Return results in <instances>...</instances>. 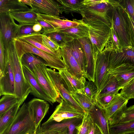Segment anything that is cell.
I'll use <instances>...</instances> for the list:
<instances>
[{
  "label": "cell",
  "instance_id": "obj_6",
  "mask_svg": "<svg viewBox=\"0 0 134 134\" xmlns=\"http://www.w3.org/2000/svg\"><path fill=\"white\" fill-rule=\"evenodd\" d=\"M36 129L27 103H24L20 108L13 123L4 134H27Z\"/></svg>",
  "mask_w": 134,
  "mask_h": 134
},
{
  "label": "cell",
  "instance_id": "obj_42",
  "mask_svg": "<svg viewBox=\"0 0 134 134\" xmlns=\"http://www.w3.org/2000/svg\"><path fill=\"white\" fill-rule=\"evenodd\" d=\"M134 23V0H118Z\"/></svg>",
  "mask_w": 134,
  "mask_h": 134
},
{
  "label": "cell",
  "instance_id": "obj_37",
  "mask_svg": "<svg viewBox=\"0 0 134 134\" xmlns=\"http://www.w3.org/2000/svg\"><path fill=\"white\" fill-rule=\"evenodd\" d=\"M20 99L15 95H3L0 100V116L8 110Z\"/></svg>",
  "mask_w": 134,
  "mask_h": 134
},
{
  "label": "cell",
  "instance_id": "obj_48",
  "mask_svg": "<svg viewBox=\"0 0 134 134\" xmlns=\"http://www.w3.org/2000/svg\"><path fill=\"white\" fill-rule=\"evenodd\" d=\"M37 22L42 26L44 32L55 31L53 26L46 21L37 19Z\"/></svg>",
  "mask_w": 134,
  "mask_h": 134
},
{
  "label": "cell",
  "instance_id": "obj_27",
  "mask_svg": "<svg viewBox=\"0 0 134 134\" xmlns=\"http://www.w3.org/2000/svg\"><path fill=\"white\" fill-rule=\"evenodd\" d=\"M66 46H69L71 54L77 61L84 75L86 69V60L81 43L78 39H74Z\"/></svg>",
  "mask_w": 134,
  "mask_h": 134
},
{
  "label": "cell",
  "instance_id": "obj_19",
  "mask_svg": "<svg viewBox=\"0 0 134 134\" xmlns=\"http://www.w3.org/2000/svg\"><path fill=\"white\" fill-rule=\"evenodd\" d=\"M5 57L6 66L3 76L0 77V96L15 95L14 74L10 63L5 55Z\"/></svg>",
  "mask_w": 134,
  "mask_h": 134
},
{
  "label": "cell",
  "instance_id": "obj_15",
  "mask_svg": "<svg viewBox=\"0 0 134 134\" xmlns=\"http://www.w3.org/2000/svg\"><path fill=\"white\" fill-rule=\"evenodd\" d=\"M108 71L116 77L120 89L128 85L134 79V65L132 64H123Z\"/></svg>",
  "mask_w": 134,
  "mask_h": 134
},
{
  "label": "cell",
  "instance_id": "obj_34",
  "mask_svg": "<svg viewBox=\"0 0 134 134\" xmlns=\"http://www.w3.org/2000/svg\"><path fill=\"white\" fill-rule=\"evenodd\" d=\"M42 34L48 37L58 45L60 48L64 47L66 46L68 43L74 39L71 37L58 31L44 32Z\"/></svg>",
  "mask_w": 134,
  "mask_h": 134
},
{
  "label": "cell",
  "instance_id": "obj_20",
  "mask_svg": "<svg viewBox=\"0 0 134 134\" xmlns=\"http://www.w3.org/2000/svg\"><path fill=\"white\" fill-rule=\"evenodd\" d=\"M26 81L31 90L30 93L37 98L45 100L52 105L55 102L47 94L32 74L27 69L22 66Z\"/></svg>",
  "mask_w": 134,
  "mask_h": 134
},
{
  "label": "cell",
  "instance_id": "obj_45",
  "mask_svg": "<svg viewBox=\"0 0 134 134\" xmlns=\"http://www.w3.org/2000/svg\"><path fill=\"white\" fill-rule=\"evenodd\" d=\"M6 64L4 48L2 40L0 37V77L3 75Z\"/></svg>",
  "mask_w": 134,
  "mask_h": 134
},
{
  "label": "cell",
  "instance_id": "obj_52",
  "mask_svg": "<svg viewBox=\"0 0 134 134\" xmlns=\"http://www.w3.org/2000/svg\"><path fill=\"white\" fill-rule=\"evenodd\" d=\"M19 1L23 4L26 5H27L31 7L32 5L31 0H19Z\"/></svg>",
  "mask_w": 134,
  "mask_h": 134
},
{
  "label": "cell",
  "instance_id": "obj_2",
  "mask_svg": "<svg viewBox=\"0 0 134 134\" xmlns=\"http://www.w3.org/2000/svg\"><path fill=\"white\" fill-rule=\"evenodd\" d=\"M5 54L11 65L14 75L15 95L20 99L30 93L31 90L26 81L21 60L15 49L14 40L4 47Z\"/></svg>",
  "mask_w": 134,
  "mask_h": 134
},
{
  "label": "cell",
  "instance_id": "obj_44",
  "mask_svg": "<svg viewBox=\"0 0 134 134\" xmlns=\"http://www.w3.org/2000/svg\"><path fill=\"white\" fill-rule=\"evenodd\" d=\"M34 24H19L21 25V26L15 39H18L23 36L36 33L33 30V26Z\"/></svg>",
  "mask_w": 134,
  "mask_h": 134
},
{
  "label": "cell",
  "instance_id": "obj_4",
  "mask_svg": "<svg viewBox=\"0 0 134 134\" xmlns=\"http://www.w3.org/2000/svg\"><path fill=\"white\" fill-rule=\"evenodd\" d=\"M14 41L17 53L20 60L23 55L30 53L42 58L46 62L47 65L51 68L58 71L66 69L65 64L62 58L54 57L19 39H15Z\"/></svg>",
  "mask_w": 134,
  "mask_h": 134
},
{
  "label": "cell",
  "instance_id": "obj_51",
  "mask_svg": "<svg viewBox=\"0 0 134 134\" xmlns=\"http://www.w3.org/2000/svg\"><path fill=\"white\" fill-rule=\"evenodd\" d=\"M33 30L36 33H42L44 32L43 29L41 25L38 23L34 24L33 26Z\"/></svg>",
  "mask_w": 134,
  "mask_h": 134
},
{
  "label": "cell",
  "instance_id": "obj_13",
  "mask_svg": "<svg viewBox=\"0 0 134 134\" xmlns=\"http://www.w3.org/2000/svg\"><path fill=\"white\" fill-rule=\"evenodd\" d=\"M61 99L59 104L56 107L47 121L59 122L66 119L84 116L65 100Z\"/></svg>",
  "mask_w": 134,
  "mask_h": 134
},
{
  "label": "cell",
  "instance_id": "obj_12",
  "mask_svg": "<svg viewBox=\"0 0 134 134\" xmlns=\"http://www.w3.org/2000/svg\"><path fill=\"white\" fill-rule=\"evenodd\" d=\"M124 63L134 65V48L131 46L122 47L119 52L111 51L107 71Z\"/></svg>",
  "mask_w": 134,
  "mask_h": 134
},
{
  "label": "cell",
  "instance_id": "obj_32",
  "mask_svg": "<svg viewBox=\"0 0 134 134\" xmlns=\"http://www.w3.org/2000/svg\"><path fill=\"white\" fill-rule=\"evenodd\" d=\"M128 100L123 97L120 93L115 95L110 103L104 108L106 119H109L121 108L127 104Z\"/></svg>",
  "mask_w": 134,
  "mask_h": 134
},
{
  "label": "cell",
  "instance_id": "obj_11",
  "mask_svg": "<svg viewBox=\"0 0 134 134\" xmlns=\"http://www.w3.org/2000/svg\"><path fill=\"white\" fill-rule=\"evenodd\" d=\"M111 50V47L106 44L103 50L97 55L95 65L94 83L98 90L108 71L109 57Z\"/></svg>",
  "mask_w": 134,
  "mask_h": 134
},
{
  "label": "cell",
  "instance_id": "obj_31",
  "mask_svg": "<svg viewBox=\"0 0 134 134\" xmlns=\"http://www.w3.org/2000/svg\"><path fill=\"white\" fill-rule=\"evenodd\" d=\"M13 19L19 24L37 23V15L32 9L26 11L12 12L10 13Z\"/></svg>",
  "mask_w": 134,
  "mask_h": 134
},
{
  "label": "cell",
  "instance_id": "obj_26",
  "mask_svg": "<svg viewBox=\"0 0 134 134\" xmlns=\"http://www.w3.org/2000/svg\"><path fill=\"white\" fill-rule=\"evenodd\" d=\"M18 39L26 42L39 49L54 57L62 58L61 55V49L58 51L54 52L47 47L43 43L42 34L41 33H35L23 36Z\"/></svg>",
  "mask_w": 134,
  "mask_h": 134
},
{
  "label": "cell",
  "instance_id": "obj_55",
  "mask_svg": "<svg viewBox=\"0 0 134 134\" xmlns=\"http://www.w3.org/2000/svg\"><path fill=\"white\" fill-rule=\"evenodd\" d=\"M42 134H55L53 132H49L47 133H42Z\"/></svg>",
  "mask_w": 134,
  "mask_h": 134
},
{
  "label": "cell",
  "instance_id": "obj_17",
  "mask_svg": "<svg viewBox=\"0 0 134 134\" xmlns=\"http://www.w3.org/2000/svg\"><path fill=\"white\" fill-rule=\"evenodd\" d=\"M61 55L64 62L67 71L72 76L81 80L84 82L85 78L77 61L71 54L68 46L60 48Z\"/></svg>",
  "mask_w": 134,
  "mask_h": 134
},
{
  "label": "cell",
  "instance_id": "obj_5",
  "mask_svg": "<svg viewBox=\"0 0 134 134\" xmlns=\"http://www.w3.org/2000/svg\"><path fill=\"white\" fill-rule=\"evenodd\" d=\"M86 24L89 28L88 38L96 61L98 54L103 50L109 38L111 28L107 25L98 23H88Z\"/></svg>",
  "mask_w": 134,
  "mask_h": 134
},
{
  "label": "cell",
  "instance_id": "obj_41",
  "mask_svg": "<svg viewBox=\"0 0 134 134\" xmlns=\"http://www.w3.org/2000/svg\"><path fill=\"white\" fill-rule=\"evenodd\" d=\"M120 93L128 100L134 99V79L128 85L121 89Z\"/></svg>",
  "mask_w": 134,
  "mask_h": 134
},
{
  "label": "cell",
  "instance_id": "obj_49",
  "mask_svg": "<svg viewBox=\"0 0 134 134\" xmlns=\"http://www.w3.org/2000/svg\"><path fill=\"white\" fill-rule=\"evenodd\" d=\"M88 134H103V133L99 127L96 124L92 122L90 127Z\"/></svg>",
  "mask_w": 134,
  "mask_h": 134
},
{
  "label": "cell",
  "instance_id": "obj_9",
  "mask_svg": "<svg viewBox=\"0 0 134 134\" xmlns=\"http://www.w3.org/2000/svg\"><path fill=\"white\" fill-rule=\"evenodd\" d=\"M83 116L66 119L59 122L46 121L41 125V131L44 133L57 132L63 134H73Z\"/></svg>",
  "mask_w": 134,
  "mask_h": 134
},
{
  "label": "cell",
  "instance_id": "obj_10",
  "mask_svg": "<svg viewBox=\"0 0 134 134\" xmlns=\"http://www.w3.org/2000/svg\"><path fill=\"white\" fill-rule=\"evenodd\" d=\"M0 37L5 47L15 40L21 25L15 23L9 12L0 13Z\"/></svg>",
  "mask_w": 134,
  "mask_h": 134
},
{
  "label": "cell",
  "instance_id": "obj_47",
  "mask_svg": "<svg viewBox=\"0 0 134 134\" xmlns=\"http://www.w3.org/2000/svg\"><path fill=\"white\" fill-rule=\"evenodd\" d=\"M42 41L44 44L54 52L59 51L60 49L59 47L47 36L42 35Z\"/></svg>",
  "mask_w": 134,
  "mask_h": 134
},
{
  "label": "cell",
  "instance_id": "obj_54",
  "mask_svg": "<svg viewBox=\"0 0 134 134\" xmlns=\"http://www.w3.org/2000/svg\"><path fill=\"white\" fill-rule=\"evenodd\" d=\"M36 129L30 131L27 134H36Z\"/></svg>",
  "mask_w": 134,
  "mask_h": 134
},
{
  "label": "cell",
  "instance_id": "obj_7",
  "mask_svg": "<svg viewBox=\"0 0 134 134\" xmlns=\"http://www.w3.org/2000/svg\"><path fill=\"white\" fill-rule=\"evenodd\" d=\"M46 63L35 65L31 73L47 94L54 102L60 103L62 99L47 70Z\"/></svg>",
  "mask_w": 134,
  "mask_h": 134
},
{
  "label": "cell",
  "instance_id": "obj_14",
  "mask_svg": "<svg viewBox=\"0 0 134 134\" xmlns=\"http://www.w3.org/2000/svg\"><path fill=\"white\" fill-rule=\"evenodd\" d=\"M78 40L82 45L85 55L86 65L84 76L89 81L94 82L96 61L93 55L90 41L88 37Z\"/></svg>",
  "mask_w": 134,
  "mask_h": 134
},
{
  "label": "cell",
  "instance_id": "obj_22",
  "mask_svg": "<svg viewBox=\"0 0 134 134\" xmlns=\"http://www.w3.org/2000/svg\"><path fill=\"white\" fill-rule=\"evenodd\" d=\"M87 113L89 114L93 122L99 127L103 134H110L104 108L96 101L92 108Z\"/></svg>",
  "mask_w": 134,
  "mask_h": 134
},
{
  "label": "cell",
  "instance_id": "obj_53",
  "mask_svg": "<svg viewBox=\"0 0 134 134\" xmlns=\"http://www.w3.org/2000/svg\"><path fill=\"white\" fill-rule=\"evenodd\" d=\"M41 124L39 125L38 127L36 129V134H42V132L41 130Z\"/></svg>",
  "mask_w": 134,
  "mask_h": 134
},
{
  "label": "cell",
  "instance_id": "obj_33",
  "mask_svg": "<svg viewBox=\"0 0 134 134\" xmlns=\"http://www.w3.org/2000/svg\"><path fill=\"white\" fill-rule=\"evenodd\" d=\"M83 0H57L62 12L68 14L74 12L80 14V9L84 5Z\"/></svg>",
  "mask_w": 134,
  "mask_h": 134
},
{
  "label": "cell",
  "instance_id": "obj_50",
  "mask_svg": "<svg viewBox=\"0 0 134 134\" xmlns=\"http://www.w3.org/2000/svg\"><path fill=\"white\" fill-rule=\"evenodd\" d=\"M129 19L130 28L131 42V46L134 48V23L130 16Z\"/></svg>",
  "mask_w": 134,
  "mask_h": 134
},
{
  "label": "cell",
  "instance_id": "obj_46",
  "mask_svg": "<svg viewBox=\"0 0 134 134\" xmlns=\"http://www.w3.org/2000/svg\"><path fill=\"white\" fill-rule=\"evenodd\" d=\"M115 95L108 94L98 96L96 101L102 107L105 108L110 103Z\"/></svg>",
  "mask_w": 134,
  "mask_h": 134
},
{
  "label": "cell",
  "instance_id": "obj_1",
  "mask_svg": "<svg viewBox=\"0 0 134 134\" xmlns=\"http://www.w3.org/2000/svg\"><path fill=\"white\" fill-rule=\"evenodd\" d=\"M113 5L111 27L122 47L131 46L129 15L118 1L113 0Z\"/></svg>",
  "mask_w": 134,
  "mask_h": 134
},
{
  "label": "cell",
  "instance_id": "obj_18",
  "mask_svg": "<svg viewBox=\"0 0 134 134\" xmlns=\"http://www.w3.org/2000/svg\"><path fill=\"white\" fill-rule=\"evenodd\" d=\"M31 9L37 13L51 16L62 14L57 0H31Z\"/></svg>",
  "mask_w": 134,
  "mask_h": 134
},
{
  "label": "cell",
  "instance_id": "obj_56",
  "mask_svg": "<svg viewBox=\"0 0 134 134\" xmlns=\"http://www.w3.org/2000/svg\"><path fill=\"white\" fill-rule=\"evenodd\" d=\"M124 134H134V132H129L127 133H125Z\"/></svg>",
  "mask_w": 134,
  "mask_h": 134
},
{
  "label": "cell",
  "instance_id": "obj_8",
  "mask_svg": "<svg viewBox=\"0 0 134 134\" xmlns=\"http://www.w3.org/2000/svg\"><path fill=\"white\" fill-rule=\"evenodd\" d=\"M47 71L61 99L81 113L83 116L87 111L74 99L70 93L66 83L59 72L51 68H47Z\"/></svg>",
  "mask_w": 134,
  "mask_h": 134
},
{
  "label": "cell",
  "instance_id": "obj_3",
  "mask_svg": "<svg viewBox=\"0 0 134 134\" xmlns=\"http://www.w3.org/2000/svg\"><path fill=\"white\" fill-rule=\"evenodd\" d=\"M113 0H83L80 12L82 18L96 19L111 24Z\"/></svg>",
  "mask_w": 134,
  "mask_h": 134
},
{
  "label": "cell",
  "instance_id": "obj_40",
  "mask_svg": "<svg viewBox=\"0 0 134 134\" xmlns=\"http://www.w3.org/2000/svg\"><path fill=\"white\" fill-rule=\"evenodd\" d=\"M109 39L112 47V51L115 52L121 51L122 47L115 31L111 27Z\"/></svg>",
  "mask_w": 134,
  "mask_h": 134
},
{
  "label": "cell",
  "instance_id": "obj_16",
  "mask_svg": "<svg viewBox=\"0 0 134 134\" xmlns=\"http://www.w3.org/2000/svg\"><path fill=\"white\" fill-rule=\"evenodd\" d=\"M27 104L37 129L48 111L49 104L46 101L37 98L31 99Z\"/></svg>",
  "mask_w": 134,
  "mask_h": 134
},
{
  "label": "cell",
  "instance_id": "obj_28",
  "mask_svg": "<svg viewBox=\"0 0 134 134\" xmlns=\"http://www.w3.org/2000/svg\"><path fill=\"white\" fill-rule=\"evenodd\" d=\"M72 20L78 22L79 25L75 27L58 31L64 33L74 39L88 38L89 28L87 25L81 20L73 19Z\"/></svg>",
  "mask_w": 134,
  "mask_h": 134
},
{
  "label": "cell",
  "instance_id": "obj_35",
  "mask_svg": "<svg viewBox=\"0 0 134 134\" xmlns=\"http://www.w3.org/2000/svg\"><path fill=\"white\" fill-rule=\"evenodd\" d=\"M71 95L74 99L87 112L92 108L96 102L86 95L82 90H78Z\"/></svg>",
  "mask_w": 134,
  "mask_h": 134
},
{
  "label": "cell",
  "instance_id": "obj_43",
  "mask_svg": "<svg viewBox=\"0 0 134 134\" xmlns=\"http://www.w3.org/2000/svg\"><path fill=\"white\" fill-rule=\"evenodd\" d=\"M92 121L88 113L83 117L82 125L78 134H88Z\"/></svg>",
  "mask_w": 134,
  "mask_h": 134
},
{
  "label": "cell",
  "instance_id": "obj_21",
  "mask_svg": "<svg viewBox=\"0 0 134 134\" xmlns=\"http://www.w3.org/2000/svg\"><path fill=\"white\" fill-rule=\"evenodd\" d=\"M29 94L25 95L10 109L0 116V134H5L9 130L16 119L20 107Z\"/></svg>",
  "mask_w": 134,
  "mask_h": 134
},
{
  "label": "cell",
  "instance_id": "obj_30",
  "mask_svg": "<svg viewBox=\"0 0 134 134\" xmlns=\"http://www.w3.org/2000/svg\"><path fill=\"white\" fill-rule=\"evenodd\" d=\"M31 9L19 0H0V13L26 11Z\"/></svg>",
  "mask_w": 134,
  "mask_h": 134
},
{
  "label": "cell",
  "instance_id": "obj_29",
  "mask_svg": "<svg viewBox=\"0 0 134 134\" xmlns=\"http://www.w3.org/2000/svg\"><path fill=\"white\" fill-rule=\"evenodd\" d=\"M59 72L66 83L71 94L78 90H83L85 82L71 75L66 69L59 70Z\"/></svg>",
  "mask_w": 134,
  "mask_h": 134
},
{
  "label": "cell",
  "instance_id": "obj_38",
  "mask_svg": "<svg viewBox=\"0 0 134 134\" xmlns=\"http://www.w3.org/2000/svg\"><path fill=\"white\" fill-rule=\"evenodd\" d=\"M110 134H124L134 132V120L109 127Z\"/></svg>",
  "mask_w": 134,
  "mask_h": 134
},
{
  "label": "cell",
  "instance_id": "obj_23",
  "mask_svg": "<svg viewBox=\"0 0 134 134\" xmlns=\"http://www.w3.org/2000/svg\"><path fill=\"white\" fill-rule=\"evenodd\" d=\"M134 120V104L127 107L126 104L121 108L108 120V126Z\"/></svg>",
  "mask_w": 134,
  "mask_h": 134
},
{
  "label": "cell",
  "instance_id": "obj_39",
  "mask_svg": "<svg viewBox=\"0 0 134 134\" xmlns=\"http://www.w3.org/2000/svg\"><path fill=\"white\" fill-rule=\"evenodd\" d=\"M82 90L86 95L96 101L98 90L94 82L92 81H86Z\"/></svg>",
  "mask_w": 134,
  "mask_h": 134
},
{
  "label": "cell",
  "instance_id": "obj_25",
  "mask_svg": "<svg viewBox=\"0 0 134 134\" xmlns=\"http://www.w3.org/2000/svg\"><path fill=\"white\" fill-rule=\"evenodd\" d=\"M37 19L46 21L53 26L56 31H59L77 26L79 23L73 20L61 19L59 16H51L37 13Z\"/></svg>",
  "mask_w": 134,
  "mask_h": 134
},
{
  "label": "cell",
  "instance_id": "obj_36",
  "mask_svg": "<svg viewBox=\"0 0 134 134\" xmlns=\"http://www.w3.org/2000/svg\"><path fill=\"white\" fill-rule=\"evenodd\" d=\"M35 55L31 53H26L23 55L21 59L22 66L26 68L31 73L32 72L35 65L40 63L46 64L42 58Z\"/></svg>",
  "mask_w": 134,
  "mask_h": 134
},
{
  "label": "cell",
  "instance_id": "obj_24",
  "mask_svg": "<svg viewBox=\"0 0 134 134\" xmlns=\"http://www.w3.org/2000/svg\"><path fill=\"white\" fill-rule=\"evenodd\" d=\"M120 90L119 82L116 77L107 71L100 84L97 98L105 95H115L119 93Z\"/></svg>",
  "mask_w": 134,
  "mask_h": 134
}]
</instances>
